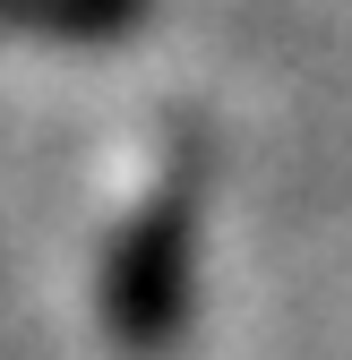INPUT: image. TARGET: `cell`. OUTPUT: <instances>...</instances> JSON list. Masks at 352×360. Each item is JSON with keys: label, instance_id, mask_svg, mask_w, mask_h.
<instances>
[{"label": "cell", "instance_id": "6da1fadb", "mask_svg": "<svg viewBox=\"0 0 352 360\" xmlns=\"http://www.w3.org/2000/svg\"><path fill=\"white\" fill-rule=\"evenodd\" d=\"M138 18V0H0V34H43V43H103Z\"/></svg>", "mask_w": 352, "mask_h": 360}]
</instances>
